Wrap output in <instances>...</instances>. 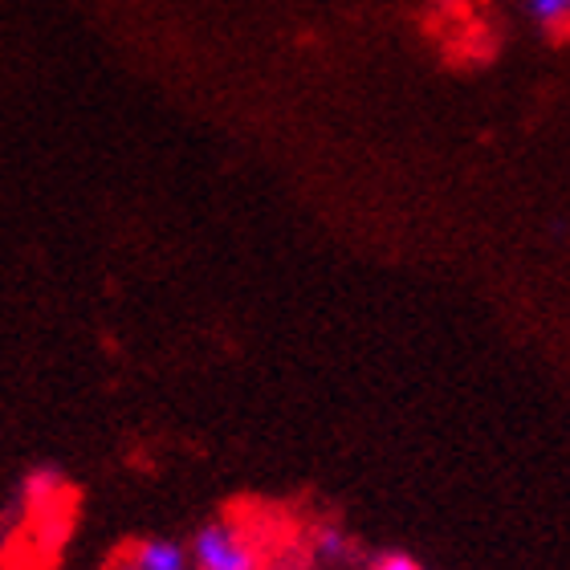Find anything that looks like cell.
Masks as SVG:
<instances>
[{"mask_svg": "<svg viewBox=\"0 0 570 570\" xmlns=\"http://www.w3.org/2000/svg\"><path fill=\"white\" fill-rule=\"evenodd\" d=\"M196 570H257V550L233 522H204L188 547Z\"/></svg>", "mask_w": 570, "mask_h": 570, "instance_id": "1", "label": "cell"}, {"mask_svg": "<svg viewBox=\"0 0 570 570\" xmlns=\"http://www.w3.org/2000/svg\"><path fill=\"white\" fill-rule=\"evenodd\" d=\"M131 570H191L188 547L171 538H147L131 550Z\"/></svg>", "mask_w": 570, "mask_h": 570, "instance_id": "2", "label": "cell"}, {"mask_svg": "<svg viewBox=\"0 0 570 570\" xmlns=\"http://www.w3.org/2000/svg\"><path fill=\"white\" fill-rule=\"evenodd\" d=\"M525 12L538 29H547L550 37H567V17H570V0H525Z\"/></svg>", "mask_w": 570, "mask_h": 570, "instance_id": "3", "label": "cell"}, {"mask_svg": "<svg viewBox=\"0 0 570 570\" xmlns=\"http://www.w3.org/2000/svg\"><path fill=\"white\" fill-rule=\"evenodd\" d=\"M314 554H318L322 562H343L346 554H351V538H346L343 530H322Z\"/></svg>", "mask_w": 570, "mask_h": 570, "instance_id": "4", "label": "cell"}, {"mask_svg": "<svg viewBox=\"0 0 570 570\" xmlns=\"http://www.w3.org/2000/svg\"><path fill=\"white\" fill-rule=\"evenodd\" d=\"M371 570H428V567L412 559V554H383V559H375Z\"/></svg>", "mask_w": 570, "mask_h": 570, "instance_id": "5", "label": "cell"}]
</instances>
